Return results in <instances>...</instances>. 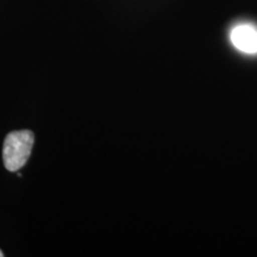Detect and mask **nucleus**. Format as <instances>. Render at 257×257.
Masks as SVG:
<instances>
[{"mask_svg":"<svg viewBox=\"0 0 257 257\" xmlns=\"http://www.w3.org/2000/svg\"><path fill=\"white\" fill-rule=\"evenodd\" d=\"M35 136L30 130L12 131L5 137L3 148L4 166L9 172H18L31 155Z\"/></svg>","mask_w":257,"mask_h":257,"instance_id":"1","label":"nucleus"},{"mask_svg":"<svg viewBox=\"0 0 257 257\" xmlns=\"http://www.w3.org/2000/svg\"><path fill=\"white\" fill-rule=\"evenodd\" d=\"M3 256H4V253H3L2 250H0V257H3Z\"/></svg>","mask_w":257,"mask_h":257,"instance_id":"3","label":"nucleus"},{"mask_svg":"<svg viewBox=\"0 0 257 257\" xmlns=\"http://www.w3.org/2000/svg\"><path fill=\"white\" fill-rule=\"evenodd\" d=\"M231 43L244 54H257V29L250 24H239L231 30Z\"/></svg>","mask_w":257,"mask_h":257,"instance_id":"2","label":"nucleus"}]
</instances>
